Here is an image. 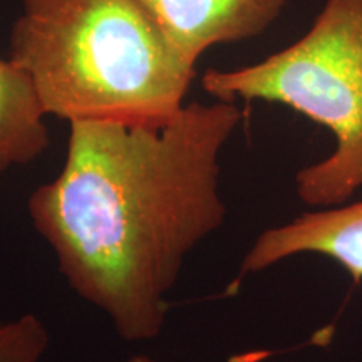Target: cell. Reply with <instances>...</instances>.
<instances>
[{"label": "cell", "instance_id": "277c9868", "mask_svg": "<svg viewBox=\"0 0 362 362\" xmlns=\"http://www.w3.org/2000/svg\"><path fill=\"white\" fill-rule=\"evenodd\" d=\"M302 253H315L336 262L351 275L352 282L361 284L362 200L317 208L264 230L243 257L233 285L247 275L259 274Z\"/></svg>", "mask_w": 362, "mask_h": 362}, {"label": "cell", "instance_id": "3957f363", "mask_svg": "<svg viewBox=\"0 0 362 362\" xmlns=\"http://www.w3.org/2000/svg\"><path fill=\"white\" fill-rule=\"evenodd\" d=\"M202 88L218 101L284 104L332 133V153L297 171L302 203L337 206L362 189V0H325L296 42L257 64L208 69Z\"/></svg>", "mask_w": 362, "mask_h": 362}, {"label": "cell", "instance_id": "52a82bcc", "mask_svg": "<svg viewBox=\"0 0 362 362\" xmlns=\"http://www.w3.org/2000/svg\"><path fill=\"white\" fill-rule=\"evenodd\" d=\"M49 344V330L35 314L0 322V362H40Z\"/></svg>", "mask_w": 362, "mask_h": 362}, {"label": "cell", "instance_id": "ba28073f", "mask_svg": "<svg viewBox=\"0 0 362 362\" xmlns=\"http://www.w3.org/2000/svg\"><path fill=\"white\" fill-rule=\"evenodd\" d=\"M126 362H160V361L153 359V357L144 356V354H136V356H133V357H129V359L126 361Z\"/></svg>", "mask_w": 362, "mask_h": 362}, {"label": "cell", "instance_id": "6da1fadb", "mask_svg": "<svg viewBox=\"0 0 362 362\" xmlns=\"http://www.w3.org/2000/svg\"><path fill=\"white\" fill-rule=\"evenodd\" d=\"M242 119L215 99L163 123H69L64 166L30 193L61 275L123 341L161 336L188 255L225 223L220 155Z\"/></svg>", "mask_w": 362, "mask_h": 362}, {"label": "cell", "instance_id": "7a4b0ae2", "mask_svg": "<svg viewBox=\"0 0 362 362\" xmlns=\"http://www.w3.org/2000/svg\"><path fill=\"white\" fill-rule=\"evenodd\" d=\"M8 59L47 116L163 123L185 106L194 66L138 0H24Z\"/></svg>", "mask_w": 362, "mask_h": 362}, {"label": "cell", "instance_id": "8992f818", "mask_svg": "<svg viewBox=\"0 0 362 362\" xmlns=\"http://www.w3.org/2000/svg\"><path fill=\"white\" fill-rule=\"evenodd\" d=\"M45 116L27 72L0 57V173L44 155L51 143Z\"/></svg>", "mask_w": 362, "mask_h": 362}, {"label": "cell", "instance_id": "5b68a950", "mask_svg": "<svg viewBox=\"0 0 362 362\" xmlns=\"http://www.w3.org/2000/svg\"><path fill=\"white\" fill-rule=\"evenodd\" d=\"M197 66L208 49L264 34L288 0H138Z\"/></svg>", "mask_w": 362, "mask_h": 362}]
</instances>
